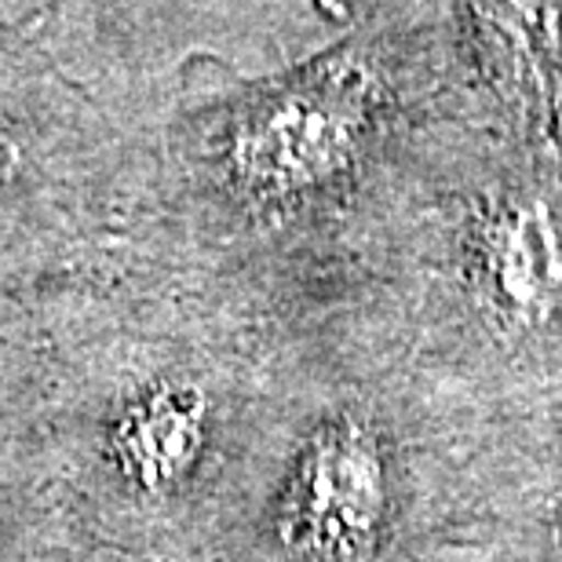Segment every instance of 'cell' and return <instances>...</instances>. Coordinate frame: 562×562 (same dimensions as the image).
Returning <instances> with one entry per match:
<instances>
[{
  "label": "cell",
  "mask_w": 562,
  "mask_h": 562,
  "mask_svg": "<svg viewBox=\"0 0 562 562\" xmlns=\"http://www.w3.org/2000/svg\"><path fill=\"white\" fill-rule=\"evenodd\" d=\"M55 0H0V15L11 19V22H22V26H30L33 19L41 15V11H48Z\"/></svg>",
  "instance_id": "6"
},
{
  "label": "cell",
  "mask_w": 562,
  "mask_h": 562,
  "mask_svg": "<svg viewBox=\"0 0 562 562\" xmlns=\"http://www.w3.org/2000/svg\"><path fill=\"white\" fill-rule=\"evenodd\" d=\"M471 281L512 329H537L562 311V234L548 201L512 194L482 209L471 234Z\"/></svg>",
  "instance_id": "5"
},
{
  "label": "cell",
  "mask_w": 562,
  "mask_h": 562,
  "mask_svg": "<svg viewBox=\"0 0 562 562\" xmlns=\"http://www.w3.org/2000/svg\"><path fill=\"white\" fill-rule=\"evenodd\" d=\"M384 519V457L362 420L322 424L303 449L285 504L292 548L322 559H347L373 541Z\"/></svg>",
  "instance_id": "4"
},
{
  "label": "cell",
  "mask_w": 562,
  "mask_h": 562,
  "mask_svg": "<svg viewBox=\"0 0 562 562\" xmlns=\"http://www.w3.org/2000/svg\"><path fill=\"white\" fill-rule=\"evenodd\" d=\"M103 398V446L117 475L143 493H168L201 460L216 395L190 366H132Z\"/></svg>",
  "instance_id": "3"
},
{
  "label": "cell",
  "mask_w": 562,
  "mask_h": 562,
  "mask_svg": "<svg viewBox=\"0 0 562 562\" xmlns=\"http://www.w3.org/2000/svg\"><path fill=\"white\" fill-rule=\"evenodd\" d=\"M387 121L391 74L369 41H347L223 99L132 117L139 187L128 223L274 227L329 209L366 176Z\"/></svg>",
  "instance_id": "1"
},
{
  "label": "cell",
  "mask_w": 562,
  "mask_h": 562,
  "mask_svg": "<svg viewBox=\"0 0 562 562\" xmlns=\"http://www.w3.org/2000/svg\"><path fill=\"white\" fill-rule=\"evenodd\" d=\"M136 187L128 121L0 15V260L92 249L128 223Z\"/></svg>",
  "instance_id": "2"
}]
</instances>
